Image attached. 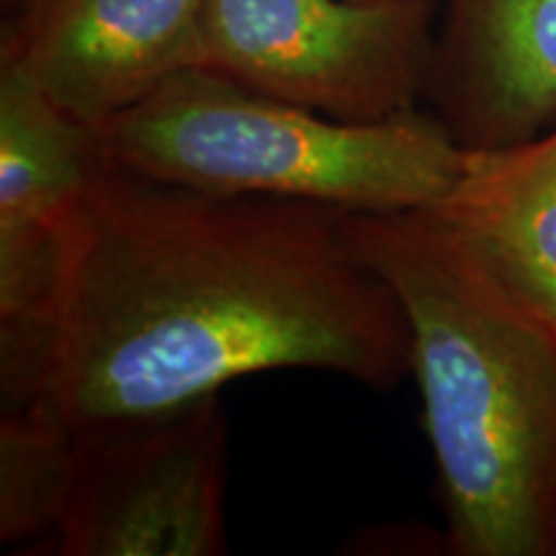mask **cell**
<instances>
[{
	"instance_id": "obj_1",
	"label": "cell",
	"mask_w": 556,
	"mask_h": 556,
	"mask_svg": "<svg viewBox=\"0 0 556 556\" xmlns=\"http://www.w3.org/2000/svg\"><path fill=\"white\" fill-rule=\"evenodd\" d=\"M281 368L377 392L413 374L407 315L348 208L106 168L62 227L45 294L0 323L3 409L67 433Z\"/></svg>"
},
{
	"instance_id": "obj_2",
	"label": "cell",
	"mask_w": 556,
	"mask_h": 556,
	"mask_svg": "<svg viewBox=\"0 0 556 556\" xmlns=\"http://www.w3.org/2000/svg\"><path fill=\"white\" fill-rule=\"evenodd\" d=\"M413 336L446 546L556 556V336L422 212H351Z\"/></svg>"
},
{
	"instance_id": "obj_3",
	"label": "cell",
	"mask_w": 556,
	"mask_h": 556,
	"mask_svg": "<svg viewBox=\"0 0 556 556\" xmlns=\"http://www.w3.org/2000/svg\"><path fill=\"white\" fill-rule=\"evenodd\" d=\"M111 170L214 193L426 212L469 152L430 111L343 122L197 67L99 127Z\"/></svg>"
},
{
	"instance_id": "obj_4",
	"label": "cell",
	"mask_w": 556,
	"mask_h": 556,
	"mask_svg": "<svg viewBox=\"0 0 556 556\" xmlns=\"http://www.w3.org/2000/svg\"><path fill=\"white\" fill-rule=\"evenodd\" d=\"M428 3L204 0V70L343 122L417 109L433 62Z\"/></svg>"
},
{
	"instance_id": "obj_5",
	"label": "cell",
	"mask_w": 556,
	"mask_h": 556,
	"mask_svg": "<svg viewBox=\"0 0 556 556\" xmlns=\"http://www.w3.org/2000/svg\"><path fill=\"white\" fill-rule=\"evenodd\" d=\"M54 556L227 552V420L219 394L80 430Z\"/></svg>"
},
{
	"instance_id": "obj_6",
	"label": "cell",
	"mask_w": 556,
	"mask_h": 556,
	"mask_svg": "<svg viewBox=\"0 0 556 556\" xmlns=\"http://www.w3.org/2000/svg\"><path fill=\"white\" fill-rule=\"evenodd\" d=\"M204 0H24L0 62L60 111L103 127L204 67Z\"/></svg>"
},
{
	"instance_id": "obj_7",
	"label": "cell",
	"mask_w": 556,
	"mask_h": 556,
	"mask_svg": "<svg viewBox=\"0 0 556 556\" xmlns=\"http://www.w3.org/2000/svg\"><path fill=\"white\" fill-rule=\"evenodd\" d=\"M422 101L467 152L556 119V0H443Z\"/></svg>"
},
{
	"instance_id": "obj_8",
	"label": "cell",
	"mask_w": 556,
	"mask_h": 556,
	"mask_svg": "<svg viewBox=\"0 0 556 556\" xmlns=\"http://www.w3.org/2000/svg\"><path fill=\"white\" fill-rule=\"evenodd\" d=\"M106 168L99 129L0 62V323L45 294L62 227Z\"/></svg>"
},
{
	"instance_id": "obj_9",
	"label": "cell",
	"mask_w": 556,
	"mask_h": 556,
	"mask_svg": "<svg viewBox=\"0 0 556 556\" xmlns=\"http://www.w3.org/2000/svg\"><path fill=\"white\" fill-rule=\"evenodd\" d=\"M426 217L556 336V119L503 150L469 152Z\"/></svg>"
},
{
	"instance_id": "obj_10",
	"label": "cell",
	"mask_w": 556,
	"mask_h": 556,
	"mask_svg": "<svg viewBox=\"0 0 556 556\" xmlns=\"http://www.w3.org/2000/svg\"><path fill=\"white\" fill-rule=\"evenodd\" d=\"M78 471L75 435L52 422L3 409L0 420V541L50 548ZM45 548V554H47Z\"/></svg>"
},
{
	"instance_id": "obj_11",
	"label": "cell",
	"mask_w": 556,
	"mask_h": 556,
	"mask_svg": "<svg viewBox=\"0 0 556 556\" xmlns=\"http://www.w3.org/2000/svg\"><path fill=\"white\" fill-rule=\"evenodd\" d=\"M361 3H428V5H438V9H441L443 0H361Z\"/></svg>"
}]
</instances>
